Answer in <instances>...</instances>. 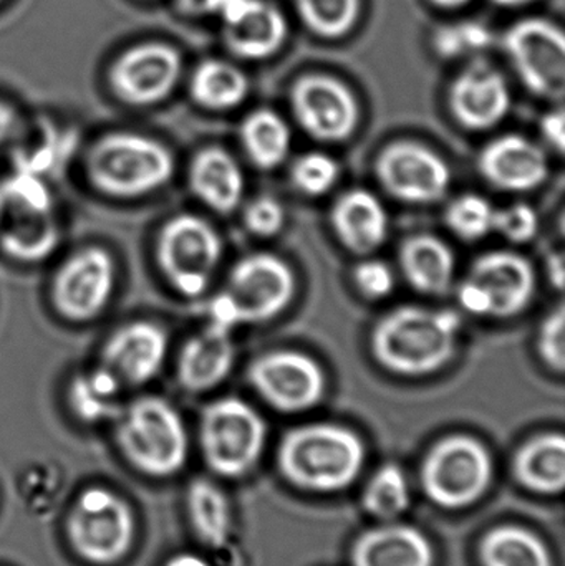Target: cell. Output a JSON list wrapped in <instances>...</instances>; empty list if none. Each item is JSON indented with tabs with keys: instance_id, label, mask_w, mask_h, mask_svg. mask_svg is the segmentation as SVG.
<instances>
[{
	"instance_id": "obj_44",
	"label": "cell",
	"mask_w": 565,
	"mask_h": 566,
	"mask_svg": "<svg viewBox=\"0 0 565 566\" xmlns=\"http://www.w3.org/2000/svg\"><path fill=\"white\" fill-rule=\"evenodd\" d=\"M22 136V118L9 103L0 99V149L13 145Z\"/></svg>"
},
{
	"instance_id": "obj_1",
	"label": "cell",
	"mask_w": 565,
	"mask_h": 566,
	"mask_svg": "<svg viewBox=\"0 0 565 566\" xmlns=\"http://www.w3.org/2000/svg\"><path fill=\"white\" fill-rule=\"evenodd\" d=\"M460 328L461 316L453 310L404 305L378 319L372 353L395 375H431L453 358Z\"/></svg>"
},
{
	"instance_id": "obj_10",
	"label": "cell",
	"mask_w": 565,
	"mask_h": 566,
	"mask_svg": "<svg viewBox=\"0 0 565 566\" xmlns=\"http://www.w3.org/2000/svg\"><path fill=\"white\" fill-rule=\"evenodd\" d=\"M491 478L490 452L470 436H451L438 442L421 468L428 499L443 509H463L480 501Z\"/></svg>"
},
{
	"instance_id": "obj_22",
	"label": "cell",
	"mask_w": 565,
	"mask_h": 566,
	"mask_svg": "<svg viewBox=\"0 0 565 566\" xmlns=\"http://www.w3.org/2000/svg\"><path fill=\"white\" fill-rule=\"evenodd\" d=\"M231 332L209 323L182 346L178 358V381L189 392H206L221 385L234 365Z\"/></svg>"
},
{
	"instance_id": "obj_3",
	"label": "cell",
	"mask_w": 565,
	"mask_h": 566,
	"mask_svg": "<svg viewBox=\"0 0 565 566\" xmlns=\"http://www.w3.org/2000/svg\"><path fill=\"white\" fill-rule=\"evenodd\" d=\"M175 168V158L163 143L132 132L102 136L85 158L90 185L113 199L153 195L171 181Z\"/></svg>"
},
{
	"instance_id": "obj_7",
	"label": "cell",
	"mask_w": 565,
	"mask_h": 566,
	"mask_svg": "<svg viewBox=\"0 0 565 566\" xmlns=\"http://www.w3.org/2000/svg\"><path fill=\"white\" fill-rule=\"evenodd\" d=\"M199 442L212 472L222 478H242L261 458L265 424L241 399H219L202 411Z\"/></svg>"
},
{
	"instance_id": "obj_33",
	"label": "cell",
	"mask_w": 565,
	"mask_h": 566,
	"mask_svg": "<svg viewBox=\"0 0 565 566\" xmlns=\"http://www.w3.org/2000/svg\"><path fill=\"white\" fill-rule=\"evenodd\" d=\"M292 6L312 35L338 40L357 25L362 0H292Z\"/></svg>"
},
{
	"instance_id": "obj_38",
	"label": "cell",
	"mask_w": 565,
	"mask_h": 566,
	"mask_svg": "<svg viewBox=\"0 0 565 566\" xmlns=\"http://www.w3.org/2000/svg\"><path fill=\"white\" fill-rule=\"evenodd\" d=\"M493 231L500 232L513 244H526L536 238L540 231V219L531 206L520 202L494 212Z\"/></svg>"
},
{
	"instance_id": "obj_30",
	"label": "cell",
	"mask_w": 565,
	"mask_h": 566,
	"mask_svg": "<svg viewBox=\"0 0 565 566\" xmlns=\"http://www.w3.org/2000/svg\"><path fill=\"white\" fill-rule=\"evenodd\" d=\"M239 136L252 165L264 171L279 168L291 149V129L272 109H255L245 116Z\"/></svg>"
},
{
	"instance_id": "obj_26",
	"label": "cell",
	"mask_w": 565,
	"mask_h": 566,
	"mask_svg": "<svg viewBox=\"0 0 565 566\" xmlns=\"http://www.w3.org/2000/svg\"><path fill=\"white\" fill-rule=\"evenodd\" d=\"M398 259L405 279L418 292L438 296L450 292L457 262L441 239L430 234L405 239Z\"/></svg>"
},
{
	"instance_id": "obj_9",
	"label": "cell",
	"mask_w": 565,
	"mask_h": 566,
	"mask_svg": "<svg viewBox=\"0 0 565 566\" xmlns=\"http://www.w3.org/2000/svg\"><path fill=\"white\" fill-rule=\"evenodd\" d=\"M66 537L72 551L92 565L122 560L135 538L132 509L105 489L82 492L66 518Z\"/></svg>"
},
{
	"instance_id": "obj_12",
	"label": "cell",
	"mask_w": 565,
	"mask_h": 566,
	"mask_svg": "<svg viewBox=\"0 0 565 566\" xmlns=\"http://www.w3.org/2000/svg\"><path fill=\"white\" fill-rule=\"evenodd\" d=\"M115 286L112 254L96 245L82 249L70 255L53 277V308L66 322H93L112 302Z\"/></svg>"
},
{
	"instance_id": "obj_36",
	"label": "cell",
	"mask_w": 565,
	"mask_h": 566,
	"mask_svg": "<svg viewBox=\"0 0 565 566\" xmlns=\"http://www.w3.org/2000/svg\"><path fill=\"white\" fill-rule=\"evenodd\" d=\"M494 212L483 196L463 195L448 206L444 222L461 241L477 242L493 232Z\"/></svg>"
},
{
	"instance_id": "obj_27",
	"label": "cell",
	"mask_w": 565,
	"mask_h": 566,
	"mask_svg": "<svg viewBox=\"0 0 565 566\" xmlns=\"http://www.w3.org/2000/svg\"><path fill=\"white\" fill-rule=\"evenodd\" d=\"M521 484L540 494H559L565 485V439L544 434L527 442L514 461Z\"/></svg>"
},
{
	"instance_id": "obj_45",
	"label": "cell",
	"mask_w": 565,
	"mask_h": 566,
	"mask_svg": "<svg viewBox=\"0 0 565 566\" xmlns=\"http://www.w3.org/2000/svg\"><path fill=\"white\" fill-rule=\"evenodd\" d=\"M546 274L550 282L553 283L554 289L563 290L565 282V262H564V252H551L547 255L546 261Z\"/></svg>"
},
{
	"instance_id": "obj_15",
	"label": "cell",
	"mask_w": 565,
	"mask_h": 566,
	"mask_svg": "<svg viewBox=\"0 0 565 566\" xmlns=\"http://www.w3.org/2000/svg\"><path fill=\"white\" fill-rule=\"evenodd\" d=\"M375 175L391 198L408 205L440 201L451 182L447 163L427 146L411 142L387 146L375 163Z\"/></svg>"
},
{
	"instance_id": "obj_41",
	"label": "cell",
	"mask_w": 565,
	"mask_h": 566,
	"mask_svg": "<svg viewBox=\"0 0 565 566\" xmlns=\"http://www.w3.org/2000/svg\"><path fill=\"white\" fill-rule=\"evenodd\" d=\"M354 281L362 295L370 300L387 298L395 289L394 272L380 261H365L358 264Z\"/></svg>"
},
{
	"instance_id": "obj_47",
	"label": "cell",
	"mask_w": 565,
	"mask_h": 566,
	"mask_svg": "<svg viewBox=\"0 0 565 566\" xmlns=\"http://www.w3.org/2000/svg\"><path fill=\"white\" fill-rule=\"evenodd\" d=\"M428 2L441 10H460L471 3V0H428Z\"/></svg>"
},
{
	"instance_id": "obj_11",
	"label": "cell",
	"mask_w": 565,
	"mask_h": 566,
	"mask_svg": "<svg viewBox=\"0 0 565 566\" xmlns=\"http://www.w3.org/2000/svg\"><path fill=\"white\" fill-rule=\"evenodd\" d=\"M504 50L517 78L533 95L561 99L565 92L563 29L547 19H523L504 33Z\"/></svg>"
},
{
	"instance_id": "obj_32",
	"label": "cell",
	"mask_w": 565,
	"mask_h": 566,
	"mask_svg": "<svg viewBox=\"0 0 565 566\" xmlns=\"http://www.w3.org/2000/svg\"><path fill=\"white\" fill-rule=\"evenodd\" d=\"M484 566H553L546 545L520 527L490 532L481 544Z\"/></svg>"
},
{
	"instance_id": "obj_14",
	"label": "cell",
	"mask_w": 565,
	"mask_h": 566,
	"mask_svg": "<svg viewBox=\"0 0 565 566\" xmlns=\"http://www.w3.org/2000/svg\"><path fill=\"white\" fill-rule=\"evenodd\" d=\"M248 379L271 408L284 415L307 411L325 395V376L317 361L287 349L255 358L249 366Z\"/></svg>"
},
{
	"instance_id": "obj_48",
	"label": "cell",
	"mask_w": 565,
	"mask_h": 566,
	"mask_svg": "<svg viewBox=\"0 0 565 566\" xmlns=\"http://www.w3.org/2000/svg\"><path fill=\"white\" fill-rule=\"evenodd\" d=\"M494 6L503 7V9H521V7L530 6L536 0H491Z\"/></svg>"
},
{
	"instance_id": "obj_43",
	"label": "cell",
	"mask_w": 565,
	"mask_h": 566,
	"mask_svg": "<svg viewBox=\"0 0 565 566\" xmlns=\"http://www.w3.org/2000/svg\"><path fill=\"white\" fill-rule=\"evenodd\" d=\"M541 133L554 151L563 155L565 148V116L563 109H554L541 118Z\"/></svg>"
},
{
	"instance_id": "obj_18",
	"label": "cell",
	"mask_w": 565,
	"mask_h": 566,
	"mask_svg": "<svg viewBox=\"0 0 565 566\" xmlns=\"http://www.w3.org/2000/svg\"><path fill=\"white\" fill-rule=\"evenodd\" d=\"M221 20L222 39L238 59L261 62L278 55L287 42V19L271 0H239Z\"/></svg>"
},
{
	"instance_id": "obj_23",
	"label": "cell",
	"mask_w": 565,
	"mask_h": 566,
	"mask_svg": "<svg viewBox=\"0 0 565 566\" xmlns=\"http://www.w3.org/2000/svg\"><path fill=\"white\" fill-rule=\"evenodd\" d=\"M331 224L341 244L355 255H370L388 235V214L384 205L365 189H352L337 199Z\"/></svg>"
},
{
	"instance_id": "obj_25",
	"label": "cell",
	"mask_w": 565,
	"mask_h": 566,
	"mask_svg": "<svg viewBox=\"0 0 565 566\" xmlns=\"http://www.w3.org/2000/svg\"><path fill=\"white\" fill-rule=\"evenodd\" d=\"M428 538L408 525H385L365 532L352 551L354 566H433Z\"/></svg>"
},
{
	"instance_id": "obj_24",
	"label": "cell",
	"mask_w": 565,
	"mask_h": 566,
	"mask_svg": "<svg viewBox=\"0 0 565 566\" xmlns=\"http://www.w3.org/2000/svg\"><path fill=\"white\" fill-rule=\"evenodd\" d=\"M188 182L192 195L219 214H231L244 196V175L238 161L218 146L196 153Z\"/></svg>"
},
{
	"instance_id": "obj_16",
	"label": "cell",
	"mask_w": 565,
	"mask_h": 566,
	"mask_svg": "<svg viewBox=\"0 0 565 566\" xmlns=\"http://www.w3.org/2000/svg\"><path fill=\"white\" fill-rule=\"evenodd\" d=\"M179 53L166 43L148 42L123 53L109 72L113 92L133 106H151L171 95L181 76Z\"/></svg>"
},
{
	"instance_id": "obj_46",
	"label": "cell",
	"mask_w": 565,
	"mask_h": 566,
	"mask_svg": "<svg viewBox=\"0 0 565 566\" xmlns=\"http://www.w3.org/2000/svg\"><path fill=\"white\" fill-rule=\"evenodd\" d=\"M166 566H211L205 558L198 557L192 554H181L172 557Z\"/></svg>"
},
{
	"instance_id": "obj_29",
	"label": "cell",
	"mask_w": 565,
	"mask_h": 566,
	"mask_svg": "<svg viewBox=\"0 0 565 566\" xmlns=\"http://www.w3.org/2000/svg\"><path fill=\"white\" fill-rule=\"evenodd\" d=\"M122 388V382L105 366L79 373L69 386L70 409L86 424L118 418Z\"/></svg>"
},
{
	"instance_id": "obj_39",
	"label": "cell",
	"mask_w": 565,
	"mask_h": 566,
	"mask_svg": "<svg viewBox=\"0 0 565 566\" xmlns=\"http://www.w3.org/2000/svg\"><path fill=\"white\" fill-rule=\"evenodd\" d=\"M537 352L543 361L556 373L565 369V308L557 306L544 318L537 338Z\"/></svg>"
},
{
	"instance_id": "obj_31",
	"label": "cell",
	"mask_w": 565,
	"mask_h": 566,
	"mask_svg": "<svg viewBox=\"0 0 565 566\" xmlns=\"http://www.w3.org/2000/svg\"><path fill=\"white\" fill-rule=\"evenodd\" d=\"M186 502L189 521L199 541L215 551L226 547L231 537L232 518L224 492L212 482L198 479L189 485Z\"/></svg>"
},
{
	"instance_id": "obj_34",
	"label": "cell",
	"mask_w": 565,
	"mask_h": 566,
	"mask_svg": "<svg viewBox=\"0 0 565 566\" xmlns=\"http://www.w3.org/2000/svg\"><path fill=\"white\" fill-rule=\"evenodd\" d=\"M493 43V33L477 20L443 23L431 35L435 55L443 60L474 59Z\"/></svg>"
},
{
	"instance_id": "obj_4",
	"label": "cell",
	"mask_w": 565,
	"mask_h": 566,
	"mask_svg": "<svg viewBox=\"0 0 565 566\" xmlns=\"http://www.w3.org/2000/svg\"><path fill=\"white\" fill-rule=\"evenodd\" d=\"M62 242L55 199L42 176L17 169L0 181V251L12 261L39 264Z\"/></svg>"
},
{
	"instance_id": "obj_37",
	"label": "cell",
	"mask_w": 565,
	"mask_h": 566,
	"mask_svg": "<svg viewBox=\"0 0 565 566\" xmlns=\"http://www.w3.org/2000/svg\"><path fill=\"white\" fill-rule=\"evenodd\" d=\"M341 178L337 161L324 153H307L295 159L291 179L295 188L304 195L317 198L327 195Z\"/></svg>"
},
{
	"instance_id": "obj_35",
	"label": "cell",
	"mask_w": 565,
	"mask_h": 566,
	"mask_svg": "<svg viewBox=\"0 0 565 566\" xmlns=\"http://www.w3.org/2000/svg\"><path fill=\"white\" fill-rule=\"evenodd\" d=\"M410 504L407 479L398 465H385L372 479L364 495L365 511L381 521L400 517Z\"/></svg>"
},
{
	"instance_id": "obj_13",
	"label": "cell",
	"mask_w": 565,
	"mask_h": 566,
	"mask_svg": "<svg viewBox=\"0 0 565 566\" xmlns=\"http://www.w3.org/2000/svg\"><path fill=\"white\" fill-rule=\"evenodd\" d=\"M292 115L315 142L342 143L354 135L358 103L342 80L325 73L299 76L289 92Z\"/></svg>"
},
{
	"instance_id": "obj_40",
	"label": "cell",
	"mask_w": 565,
	"mask_h": 566,
	"mask_svg": "<svg viewBox=\"0 0 565 566\" xmlns=\"http://www.w3.org/2000/svg\"><path fill=\"white\" fill-rule=\"evenodd\" d=\"M245 229L258 238H272L284 228L285 211L278 199L262 196L249 202L244 216Z\"/></svg>"
},
{
	"instance_id": "obj_19",
	"label": "cell",
	"mask_w": 565,
	"mask_h": 566,
	"mask_svg": "<svg viewBox=\"0 0 565 566\" xmlns=\"http://www.w3.org/2000/svg\"><path fill=\"white\" fill-rule=\"evenodd\" d=\"M168 335L153 322H132L116 329L103 346L102 366L123 386L153 381L165 366Z\"/></svg>"
},
{
	"instance_id": "obj_42",
	"label": "cell",
	"mask_w": 565,
	"mask_h": 566,
	"mask_svg": "<svg viewBox=\"0 0 565 566\" xmlns=\"http://www.w3.org/2000/svg\"><path fill=\"white\" fill-rule=\"evenodd\" d=\"M458 302L461 308L478 316H490V300L484 290L471 279H464L458 289Z\"/></svg>"
},
{
	"instance_id": "obj_20",
	"label": "cell",
	"mask_w": 565,
	"mask_h": 566,
	"mask_svg": "<svg viewBox=\"0 0 565 566\" xmlns=\"http://www.w3.org/2000/svg\"><path fill=\"white\" fill-rule=\"evenodd\" d=\"M468 279L477 282L490 300V316L510 318L527 308L536 292V272L523 255L498 251L481 255Z\"/></svg>"
},
{
	"instance_id": "obj_8",
	"label": "cell",
	"mask_w": 565,
	"mask_h": 566,
	"mask_svg": "<svg viewBox=\"0 0 565 566\" xmlns=\"http://www.w3.org/2000/svg\"><path fill=\"white\" fill-rule=\"evenodd\" d=\"M221 258V238L198 216H175L159 231L156 261L179 295L201 296L215 277Z\"/></svg>"
},
{
	"instance_id": "obj_28",
	"label": "cell",
	"mask_w": 565,
	"mask_h": 566,
	"mask_svg": "<svg viewBox=\"0 0 565 566\" xmlns=\"http://www.w3.org/2000/svg\"><path fill=\"white\" fill-rule=\"evenodd\" d=\"M189 93L202 108L226 112L248 98L249 78L234 63L206 60L192 73Z\"/></svg>"
},
{
	"instance_id": "obj_2",
	"label": "cell",
	"mask_w": 565,
	"mask_h": 566,
	"mask_svg": "<svg viewBox=\"0 0 565 566\" xmlns=\"http://www.w3.org/2000/svg\"><path fill=\"white\" fill-rule=\"evenodd\" d=\"M278 462L291 484L327 494L354 484L364 468L365 446L354 431L342 426H302L284 436Z\"/></svg>"
},
{
	"instance_id": "obj_5",
	"label": "cell",
	"mask_w": 565,
	"mask_h": 566,
	"mask_svg": "<svg viewBox=\"0 0 565 566\" xmlns=\"http://www.w3.org/2000/svg\"><path fill=\"white\" fill-rule=\"evenodd\" d=\"M116 419L119 451L136 471L166 479L185 468L188 432L171 402L158 396H143L122 409Z\"/></svg>"
},
{
	"instance_id": "obj_21",
	"label": "cell",
	"mask_w": 565,
	"mask_h": 566,
	"mask_svg": "<svg viewBox=\"0 0 565 566\" xmlns=\"http://www.w3.org/2000/svg\"><path fill=\"white\" fill-rule=\"evenodd\" d=\"M478 168L491 186L510 192L533 191L550 175L546 153L520 135L501 136L484 146Z\"/></svg>"
},
{
	"instance_id": "obj_6",
	"label": "cell",
	"mask_w": 565,
	"mask_h": 566,
	"mask_svg": "<svg viewBox=\"0 0 565 566\" xmlns=\"http://www.w3.org/2000/svg\"><path fill=\"white\" fill-rule=\"evenodd\" d=\"M295 277L282 259L252 254L241 259L229 274L228 285L212 298L211 323L232 329L269 322L294 298Z\"/></svg>"
},
{
	"instance_id": "obj_17",
	"label": "cell",
	"mask_w": 565,
	"mask_h": 566,
	"mask_svg": "<svg viewBox=\"0 0 565 566\" xmlns=\"http://www.w3.org/2000/svg\"><path fill=\"white\" fill-rule=\"evenodd\" d=\"M448 106L464 129L486 132L510 113V83L496 66L473 60L451 83Z\"/></svg>"
}]
</instances>
